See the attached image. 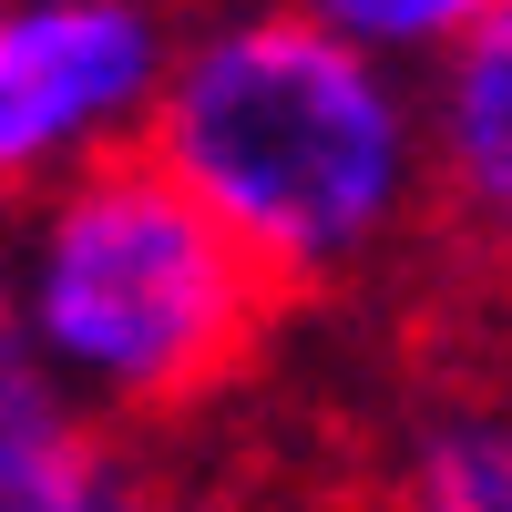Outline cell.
Listing matches in <instances>:
<instances>
[{
  "label": "cell",
  "mask_w": 512,
  "mask_h": 512,
  "mask_svg": "<svg viewBox=\"0 0 512 512\" xmlns=\"http://www.w3.org/2000/svg\"><path fill=\"white\" fill-rule=\"evenodd\" d=\"M277 297L379 277L441 216L420 72L277 0H205L144 144Z\"/></svg>",
  "instance_id": "1"
},
{
  "label": "cell",
  "mask_w": 512,
  "mask_h": 512,
  "mask_svg": "<svg viewBox=\"0 0 512 512\" xmlns=\"http://www.w3.org/2000/svg\"><path fill=\"white\" fill-rule=\"evenodd\" d=\"M0 277H11L41 369L113 431H164L205 410L277 318V287L256 277V256L154 154H123L11 216Z\"/></svg>",
  "instance_id": "2"
},
{
  "label": "cell",
  "mask_w": 512,
  "mask_h": 512,
  "mask_svg": "<svg viewBox=\"0 0 512 512\" xmlns=\"http://www.w3.org/2000/svg\"><path fill=\"white\" fill-rule=\"evenodd\" d=\"M205 0H0V226L154 144Z\"/></svg>",
  "instance_id": "3"
},
{
  "label": "cell",
  "mask_w": 512,
  "mask_h": 512,
  "mask_svg": "<svg viewBox=\"0 0 512 512\" xmlns=\"http://www.w3.org/2000/svg\"><path fill=\"white\" fill-rule=\"evenodd\" d=\"M0 512H164L144 441L82 410L41 369L11 308V277H0Z\"/></svg>",
  "instance_id": "4"
},
{
  "label": "cell",
  "mask_w": 512,
  "mask_h": 512,
  "mask_svg": "<svg viewBox=\"0 0 512 512\" xmlns=\"http://www.w3.org/2000/svg\"><path fill=\"white\" fill-rule=\"evenodd\" d=\"M431 103V175H441V216L451 236L512 287V0L420 72Z\"/></svg>",
  "instance_id": "5"
},
{
  "label": "cell",
  "mask_w": 512,
  "mask_h": 512,
  "mask_svg": "<svg viewBox=\"0 0 512 512\" xmlns=\"http://www.w3.org/2000/svg\"><path fill=\"white\" fill-rule=\"evenodd\" d=\"M369 512H512V390L502 379H451L420 400L390 431Z\"/></svg>",
  "instance_id": "6"
},
{
  "label": "cell",
  "mask_w": 512,
  "mask_h": 512,
  "mask_svg": "<svg viewBox=\"0 0 512 512\" xmlns=\"http://www.w3.org/2000/svg\"><path fill=\"white\" fill-rule=\"evenodd\" d=\"M277 11L318 21L338 41H359V52L400 62V72H431L441 52H461V41L502 11V0H277Z\"/></svg>",
  "instance_id": "7"
},
{
  "label": "cell",
  "mask_w": 512,
  "mask_h": 512,
  "mask_svg": "<svg viewBox=\"0 0 512 512\" xmlns=\"http://www.w3.org/2000/svg\"><path fill=\"white\" fill-rule=\"evenodd\" d=\"M164 512H359V502H328V492H267V482H226V492H185Z\"/></svg>",
  "instance_id": "8"
}]
</instances>
